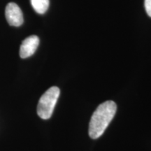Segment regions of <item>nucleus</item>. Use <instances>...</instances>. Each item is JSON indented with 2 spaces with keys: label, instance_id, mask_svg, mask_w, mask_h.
<instances>
[{
  "label": "nucleus",
  "instance_id": "6",
  "mask_svg": "<svg viewBox=\"0 0 151 151\" xmlns=\"http://www.w3.org/2000/svg\"><path fill=\"white\" fill-rule=\"evenodd\" d=\"M144 4L147 14L151 17V0H145Z\"/></svg>",
  "mask_w": 151,
  "mask_h": 151
},
{
  "label": "nucleus",
  "instance_id": "5",
  "mask_svg": "<svg viewBox=\"0 0 151 151\" xmlns=\"http://www.w3.org/2000/svg\"><path fill=\"white\" fill-rule=\"evenodd\" d=\"M34 10L39 14L46 12L49 7V0H30Z\"/></svg>",
  "mask_w": 151,
  "mask_h": 151
},
{
  "label": "nucleus",
  "instance_id": "4",
  "mask_svg": "<svg viewBox=\"0 0 151 151\" xmlns=\"http://www.w3.org/2000/svg\"><path fill=\"white\" fill-rule=\"evenodd\" d=\"M39 45V39L37 36L32 35L26 38L22 42L20 48V56L22 59L32 56L37 50Z\"/></svg>",
  "mask_w": 151,
  "mask_h": 151
},
{
  "label": "nucleus",
  "instance_id": "3",
  "mask_svg": "<svg viewBox=\"0 0 151 151\" xmlns=\"http://www.w3.org/2000/svg\"><path fill=\"white\" fill-rule=\"evenodd\" d=\"M5 16L11 26L20 27L23 23V14L18 5L14 2L9 3L5 9Z\"/></svg>",
  "mask_w": 151,
  "mask_h": 151
},
{
  "label": "nucleus",
  "instance_id": "1",
  "mask_svg": "<svg viewBox=\"0 0 151 151\" xmlns=\"http://www.w3.org/2000/svg\"><path fill=\"white\" fill-rule=\"evenodd\" d=\"M116 111V104L111 100L101 104L97 107L92 114L89 124V136L91 139H98L103 134Z\"/></svg>",
  "mask_w": 151,
  "mask_h": 151
},
{
  "label": "nucleus",
  "instance_id": "2",
  "mask_svg": "<svg viewBox=\"0 0 151 151\" xmlns=\"http://www.w3.org/2000/svg\"><path fill=\"white\" fill-rule=\"evenodd\" d=\"M60 94L59 88L53 86L41 96L37 106V114L41 119L47 120L51 117Z\"/></svg>",
  "mask_w": 151,
  "mask_h": 151
}]
</instances>
